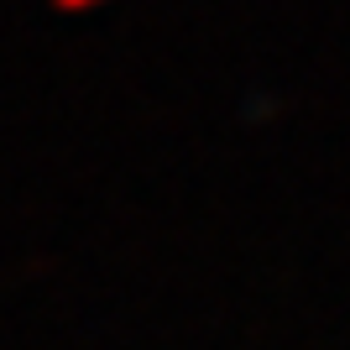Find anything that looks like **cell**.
I'll return each mask as SVG.
<instances>
[{
  "label": "cell",
  "mask_w": 350,
  "mask_h": 350,
  "mask_svg": "<svg viewBox=\"0 0 350 350\" xmlns=\"http://www.w3.org/2000/svg\"><path fill=\"white\" fill-rule=\"evenodd\" d=\"M58 5H79V0H58Z\"/></svg>",
  "instance_id": "obj_1"
}]
</instances>
